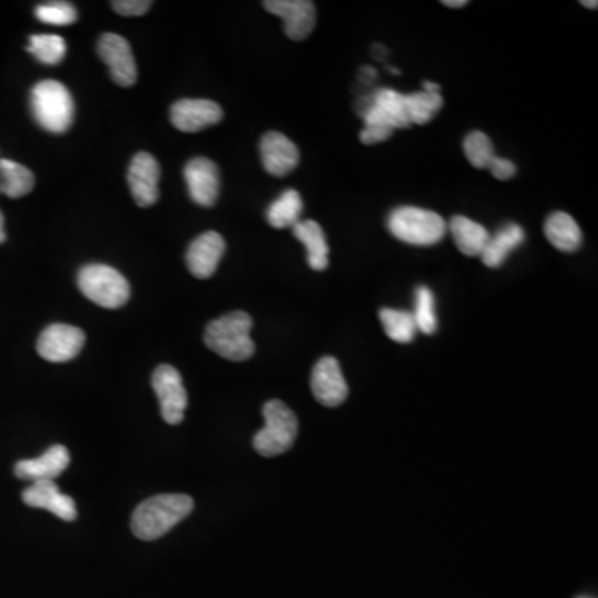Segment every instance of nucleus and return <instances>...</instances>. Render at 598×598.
<instances>
[{"mask_svg": "<svg viewBox=\"0 0 598 598\" xmlns=\"http://www.w3.org/2000/svg\"><path fill=\"white\" fill-rule=\"evenodd\" d=\"M580 4L585 5V7H587V9H597V2H585V0H582V2H580Z\"/></svg>", "mask_w": 598, "mask_h": 598, "instance_id": "nucleus-38", "label": "nucleus"}, {"mask_svg": "<svg viewBox=\"0 0 598 598\" xmlns=\"http://www.w3.org/2000/svg\"><path fill=\"white\" fill-rule=\"evenodd\" d=\"M270 14L283 19L285 32L291 40L308 39L316 25V7L309 0H266L263 2Z\"/></svg>", "mask_w": 598, "mask_h": 598, "instance_id": "nucleus-13", "label": "nucleus"}, {"mask_svg": "<svg viewBox=\"0 0 598 598\" xmlns=\"http://www.w3.org/2000/svg\"><path fill=\"white\" fill-rule=\"evenodd\" d=\"M35 17L49 25H72L77 22V10L74 5L69 2H50V4H42L35 9Z\"/></svg>", "mask_w": 598, "mask_h": 598, "instance_id": "nucleus-31", "label": "nucleus"}, {"mask_svg": "<svg viewBox=\"0 0 598 598\" xmlns=\"http://www.w3.org/2000/svg\"><path fill=\"white\" fill-rule=\"evenodd\" d=\"M185 180L192 200L200 206H213L220 193V172L210 158H193L185 167Z\"/></svg>", "mask_w": 598, "mask_h": 598, "instance_id": "nucleus-17", "label": "nucleus"}, {"mask_svg": "<svg viewBox=\"0 0 598 598\" xmlns=\"http://www.w3.org/2000/svg\"><path fill=\"white\" fill-rule=\"evenodd\" d=\"M311 391L316 401L326 407H338L346 401L349 388L338 359L333 356L319 359L311 373Z\"/></svg>", "mask_w": 598, "mask_h": 598, "instance_id": "nucleus-10", "label": "nucleus"}, {"mask_svg": "<svg viewBox=\"0 0 598 598\" xmlns=\"http://www.w3.org/2000/svg\"><path fill=\"white\" fill-rule=\"evenodd\" d=\"M70 452L65 446H52L35 459L17 462L15 476L24 481H55L69 467Z\"/></svg>", "mask_w": 598, "mask_h": 598, "instance_id": "nucleus-19", "label": "nucleus"}, {"mask_svg": "<svg viewBox=\"0 0 598 598\" xmlns=\"http://www.w3.org/2000/svg\"><path fill=\"white\" fill-rule=\"evenodd\" d=\"M391 235L412 246H432L446 236L447 223L434 211L417 206H399L389 215Z\"/></svg>", "mask_w": 598, "mask_h": 598, "instance_id": "nucleus-4", "label": "nucleus"}, {"mask_svg": "<svg viewBox=\"0 0 598 598\" xmlns=\"http://www.w3.org/2000/svg\"><path fill=\"white\" fill-rule=\"evenodd\" d=\"M442 4L451 7V9H461V7H466L469 2L467 0H444Z\"/></svg>", "mask_w": 598, "mask_h": 598, "instance_id": "nucleus-35", "label": "nucleus"}, {"mask_svg": "<svg viewBox=\"0 0 598 598\" xmlns=\"http://www.w3.org/2000/svg\"><path fill=\"white\" fill-rule=\"evenodd\" d=\"M152 386L160 401L163 421L172 426L180 424L188 406V394L183 386L182 374L170 364H162L153 373Z\"/></svg>", "mask_w": 598, "mask_h": 598, "instance_id": "nucleus-7", "label": "nucleus"}, {"mask_svg": "<svg viewBox=\"0 0 598 598\" xmlns=\"http://www.w3.org/2000/svg\"><path fill=\"white\" fill-rule=\"evenodd\" d=\"M85 346V333L70 324H50L37 341L40 358L50 363H67L77 358Z\"/></svg>", "mask_w": 598, "mask_h": 598, "instance_id": "nucleus-8", "label": "nucleus"}, {"mask_svg": "<svg viewBox=\"0 0 598 598\" xmlns=\"http://www.w3.org/2000/svg\"><path fill=\"white\" fill-rule=\"evenodd\" d=\"M416 328L424 334L437 331L436 298L427 286H419L416 290V308H414Z\"/></svg>", "mask_w": 598, "mask_h": 598, "instance_id": "nucleus-29", "label": "nucleus"}, {"mask_svg": "<svg viewBox=\"0 0 598 598\" xmlns=\"http://www.w3.org/2000/svg\"><path fill=\"white\" fill-rule=\"evenodd\" d=\"M447 228L451 230L457 250L466 256H481L482 250L491 236L486 226H482L481 223L466 218V216H454Z\"/></svg>", "mask_w": 598, "mask_h": 598, "instance_id": "nucleus-23", "label": "nucleus"}, {"mask_svg": "<svg viewBox=\"0 0 598 598\" xmlns=\"http://www.w3.org/2000/svg\"><path fill=\"white\" fill-rule=\"evenodd\" d=\"M379 319L383 323L388 338L393 339L396 343H411L416 336V321L409 311L384 308L379 311Z\"/></svg>", "mask_w": 598, "mask_h": 598, "instance_id": "nucleus-26", "label": "nucleus"}, {"mask_svg": "<svg viewBox=\"0 0 598 598\" xmlns=\"http://www.w3.org/2000/svg\"><path fill=\"white\" fill-rule=\"evenodd\" d=\"M253 319L245 311H233L206 326L205 344L213 353L228 361H246L255 354L250 333Z\"/></svg>", "mask_w": 598, "mask_h": 598, "instance_id": "nucleus-2", "label": "nucleus"}, {"mask_svg": "<svg viewBox=\"0 0 598 598\" xmlns=\"http://www.w3.org/2000/svg\"><path fill=\"white\" fill-rule=\"evenodd\" d=\"M544 233L550 245L562 253H574L582 246L580 226L565 211H555L547 218Z\"/></svg>", "mask_w": 598, "mask_h": 598, "instance_id": "nucleus-21", "label": "nucleus"}, {"mask_svg": "<svg viewBox=\"0 0 598 598\" xmlns=\"http://www.w3.org/2000/svg\"><path fill=\"white\" fill-rule=\"evenodd\" d=\"M127 178L133 200L138 206L148 208L157 203L160 197V165L150 153L140 152L133 157Z\"/></svg>", "mask_w": 598, "mask_h": 598, "instance_id": "nucleus-11", "label": "nucleus"}, {"mask_svg": "<svg viewBox=\"0 0 598 598\" xmlns=\"http://www.w3.org/2000/svg\"><path fill=\"white\" fill-rule=\"evenodd\" d=\"M27 50L42 64L57 65L67 54V44L60 35L37 34L30 37Z\"/></svg>", "mask_w": 598, "mask_h": 598, "instance_id": "nucleus-28", "label": "nucleus"}, {"mask_svg": "<svg viewBox=\"0 0 598 598\" xmlns=\"http://www.w3.org/2000/svg\"><path fill=\"white\" fill-rule=\"evenodd\" d=\"M4 241H5L4 215H2V211H0V243H4Z\"/></svg>", "mask_w": 598, "mask_h": 598, "instance_id": "nucleus-37", "label": "nucleus"}, {"mask_svg": "<svg viewBox=\"0 0 598 598\" xmlns=\"http://www.w3.org/2000/svg\"><path fill=\"white\" fill-rule=\"evenodd\" d=\"M260 153L263 167L273 177H286L298 167V147L283 133H266L261 138Z\"/></svg>", "mask_w": 598, "mask_h": 598, "instance_id": "nucleus-16", "label": "nucleus"}, {"mask_svg": "<svg viewBox=\"0 0 598 598\" xmlns=\"http://www.w3.org/2000/svg\"><path fill=\"white\" fill-rule=\"evenodd\" d=\"M79 288L92 303L102 308H122L130 298L127 278L112 266L100 263L84 266L80 270Z\"/></svg>", "mask_w": 598, "mask_h": 598, "instance_id": "nucleus-6", "label": "nucleus"}, {"mask_svg": "<svg viewBox=\"0 0 598 598\" xmlns=\"http://www.w3.org/2000/svg\"><path fill=\"white\" fill-rule=\"evenodd\" d=\"M364 125L378 123L396 130V128H409L411 122L407 117L404 95L396 90L381 89L374 94L371 105L363 112Z\"/></svg>", "mask_w": 598, "mask_h": 598, "instance_id": "nucleus-18", "label": "nucleus"}, {"mask_svg": "<svg viewBox=\"0 0 598 598\" xmlns=\"http://www.w3.org/2000/svg\"><path fill=\"white\" fill-rule=\"evenodd\" d=\"M265 427L256 432L253 446L263 457H275L290 451L298 436V419L285 402L270 401L263 407Z\"/></svg>", "mask_w": 598, "mask_h": 598, "instance_id": "nucleus-5", "label": "nucleus"}, {"mask_svg": "<svg viewBox=\"0 0 598 598\" xmlns=\"http://www.w3.org/2000/svg\"><path fill=\"white\" fill-rule=\"evenodd\" d=\"M226 243L216 231H206L193 241L187 251V266L198 280L215 275L221 258L225 255Z\"/></svg>", "mask_w": 598, "mask_h": 598, "instance_id": "nucleus-14", "label": "nucleus"}, {"mask_svg": "<svg viewBox=\"0 0 598 598\" xmlns=\"http://www.w3.org/2000/svg\"><path fill=\"white\" fill-rule=\"evenodd\" d=\"M424 92H429V94H439V85L432 84V82H424Z\"/></svg>", "mask_w": 598, "mask_h": 598, "instance_id": "nucleus-36", "label": "nucleus"}, {"mask_svg": "<svg viewBox=\"0 0 598 598\" xmlns=\"http://www.w3.org/2000/svg\"><path fill=\"white\" fill-rule=\"evenodd\" d=\"M525 240V231L517 223H507L497 230L496 235L489 236L487 245L481 253V260L489 268H499L504 265L507 256L517 250Z\"/></svg>", "mask_w": 598, "mask_h": 598, "instance_id": "nucleus-20", "label": "nucleus"}, {"mask_svg": "<svg viewBox=\"0 0 598 598\" xmlns=\"http://www.w3.org/2000/svg\"><path fill=\"white\" fill-rule=\"evenodd\" d=\"M394 133V128L378 123H368L364 125L363 132L359 133V140L363 145H376V143L386 142Z\"/></svg>", "mask_w": 598, "mask_h": 598, "instance_id": "nucleus-32", "label": "nucleus"}, {"mask_svg": "<svg viewBox=\"0 0 598 598\" xmlns=\"http://www.w3.org/2000/svg\"><path fill=\"white\" fill-rule=\"evenodd\" d=\"M170 120L180 132L197 133L220 123L223 120V110L211 100L183 99L173 103Z\"/></svg>", "mask_w": 598, "mask_h": 598, "instance_id": "nucleus-12", "label": "nucleus"}, {"mask_svg": "<svg viewBox=\"0 0 598 598\" xmlns=\"http://www.w3.org/2000/svg\"><path fill=\"white\" fill-rule=\"evenodd\" d=\"M407 117L411 125H426L436 117L444 100L441 94H429V92H416V94L404 95Z\"/></svg>", "mask_w": 598, "mask_h": 598, "instance_id": "nucleus-27", "label": "nucleus"}, {"mask_svg": "<svg viewBox=\"0 0 598 598\" xmlns=\"http://www.w3.org/2000/svg\"><path fill=\"white\" fill-rule=\"evenodd\" d=\"M112 7L117 14L125 15V17H138V15L147 14L152 2L148 0H115L112 2Z\"/></svg>", "mask_w": 598, "mask_h": 598, "instance_id": "nucleus-33", "label": "nucleus"}, {"mask_svg": "<svg viewBox=\"0 0 598 598\" xmlns=\"http://www.w3.org/2000/svg\"><path fill=\"white\" fill-rule=\"evenodd\" d=\"M100 59L107 64L113 82L120 87H132L138 79L137 62L128 40L118 34H103L99 40Z\"/></svg>", "mask_w": 598, "mask_h": 598, "instance_id": "nucleus-9", "label": "nucleus"}, {"mask_svg": "<svg viewBox=\"0 0 598 598\" xmlns=\"http://www.w3.org/2000/svg\"><path fill=\"white\" fill-rule=\"evenodd\" d=\"M193 499L185 494H160L143 500L132 517V532L140 540H157L192 514Z\"/></svg>", "mask_w": 598, "mask_h": 598, "instance_id": "nucleus-1", "label": "nucleus"}, {"mask_svg": "<svg viewBox=\"0 0 598 598\" xmlns=\"http://www.w3.org/2000/svg\"><path fill=\"white\" fill-rule=\"evenodd\" d=\"M22 500L25 505L34 509L49 510L65 522H74L77 519V505L74 499L60 491L55 481L32 482L22 492Z\"/></svg>", "mask_w": 598, "mask_h": 598, "instance_id": "nucleus-15", "label": "nucleus"}, {"mask_svg": "<svg viewBox=\"0 0 598 598\" xmlns=\"http://www.w3.org/2000/svg\"><path fill=\"white\" fill-rule=\"evenodd\" d=\"M303 213V200L296 190H286L281 193L278 200L271 203L266 213V220L273 228H293L298 223L299 216Z\"/></svg>", "mask_w": 598, "mask_h": 598, "instance_id": "nucleus-25", "label": "nucleus"}, {"mask_svg": "<svg viewBox=\"0 0 598 598\" xmlns=\"http://www.w3.org/2000/svg\"><path fill=\"white\" fill-rule=\"evenodd\" d=\"M489 170H491L492 175H494L497 180H500V182L510 180V178L515 177V173H517V167H515L514 163L500 157H494L491 165H489Z\"/></svg>", "mask_w": 598, "mask_h": 598, "instance_id": "nucleus-34", "label": "nucleus"}, {"mask_svg": "<svg viewBox=\"0 0 598 598\" xmlns=\"http://www.w3.org/2000/svg\"><path fill=\"white\" fill-rule=\"evenodd\" d=\"M293 235L306 248L309 268L314 271L326 270L329 266V246L319 223L314 220L298 221L293 226Z\"/></svg>", "mask_w": 598, "mask_h": 598, "instance_id": "nucleus-22", "label": "nucleus"}, {"mask_svg": "<svg viewBox=\"0 0 598 598\" xmlns=\"http://www.w3.org/2000/svg\"><path fill=\"white\" fill-rule=\"evenodd\" d=\"M35 185L34 173L29 168L12 162L0 160V193L9 198H22L32 192Z\"/></svg>", "mask_w": 598, "mask_h": 598, "instance_id": "nucleus-24", "label": "nucleus"}, {"mask_svg": "<svg viewBox=\"0 0 598 598\" xmlns=\"http://www.w3.org/2000/svg\"><path fill=\"white\" fill-rule=\"evenodd\" d=\"M35 122L50 133H64L74 122V99L57 80H42L30 95Z\"/></svg>", "mask_w": 598, "mask_h": 598, "instance_id": "nucleus-3", "label": "nucleus"}, {"mask_svg": "<svg viewBox=\"0 0 598 598\" xmlns=\"http://www.w3.org/2000/svg\"><path fill=\"white\" fill-rule=\"evenodd\" d=\"M464 153L472 167H476L477 170L489 168L492 160L496 157L491 138L487 137L486 133L477 132V130L469 133L464 140Z\"/></svg>", "mask_w": 598, "mask_h": 598, "instance_id": "nucleus-30", "label": "nucleus"}]
</instances>
